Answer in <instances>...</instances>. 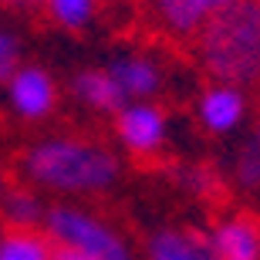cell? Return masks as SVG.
I'll use <instances>...</instances> for the list:
<instances>
[{
    "mask_svg": "<svg viewBox=\"0 0 260 260\" xmlns=\"http://www.w3.org/2000/svg\"><path fill=\"white\" fill-rule=\"evenodd\" d=\"M233 176L243 189H260V128L240 145V152L233 159Z\"/></svg>",
    "mask_w": 260,
    "mask_h": 260,
    "instance_id": "cell-15",
    "label": "cell"
},
{
    "mask_svg": "<svg viewBox=\"0 0 260 260\" xmlns=\"http://www.w3.org/2000/svg\"><path fill=\"white\" fill-rule=\"evenodd\" d=\"M7 98L10 108L17 112L20 118H38L51 115V108L58 102V88H54V78L38 64H20L14 71V78L7 81Z\"/></svg>",
    "mask_w": 260,
    "mask_h": 260,
    "instance_id": "cell-5",
    "label": "cell"
},
{
    "mask_svg": "<svg viewBox=\"0 0 260 260\" xmlns=\"http://www.w3.org/2000/svg\"><path fill=\"white\" fill-rule=\"evenodd\" d=\"M44 226H48L51 240H58L61 247H71L78 253H88L95 260H135L128 243L108 223H102L91 213L75 210V206L48 210L44 213Z\"/></svg>",
    "mask_w": 260,
    "mask_h": 260,
    "instance_id": "cell-3",
    "label": "cell"
},
{
    "mask_svg": "<svg viewBox=\"0 0 260 260\" xmlns=\"http://www.w3.org/2000/svg\"><path fill=\"white\" fill-rule=\"evenodd\" d=\"M200 125L213 135H230L243 125L247 118V95L243 88H233V85H216L213 81L200 98Z\"/></svg>",
    "mask_w": 260,
    "mask_h": 260,
    "instance_id": "cell-7",
    "label": "cell"
},
{
    "mask_svg": "<svg viewBox=\"0 0 260 260\" xmlns=\"http://www.w3.org/2000/svg\"><path fill=\"white\" fill-rule=\"evenodd\" d=\"M0 260H51V247L34 233L17 230L7 240H0Z\"/></svg>",
    "mask_w": 260,
    "mask_h": 260,
    "instance_id": "cell-14",
    "label": "cell"
},
{
    "mask_svg": "<svg viewBox=\"0 0 260 260\" xmlns=\"http://www.w3.org/2000/svg\"><path fill=\"white\" fill-rule=\"evenodd\" d=\"M20 68V41L10 30H0V81H10Z\"/></svg>",
    "mask_w": 260,
    "mask_h": 260,
    "instance_id": "cell-16",
    "label": "cell"
},
{
    "mask_svg": "<svg viewBox=\"0 0 260 260\" xmlns=\"http://www.w3.org/2000/svg\"><path fill=\"white\" fill-rule=\"evenodd\" d=\"M206 243L216 260H260V226L250 216L223 220Z\"/></svg>",
    "mask_w": 260,
    "mask_h": 260,
    "instance_id": "cell-9",
    "label": "cell"
},
{
    "mask_svg": "<svg viewBox=\"0 0 260 260\" xmlns=\"http://www.w3.org/2000/svg\"><path fill=\"white\" fill-rule=\"evenodd\" d=\"M44 216V206L30 189H7L0 193V220L17 230H30L34 223Z\"/></svg>",
    "mask_w": 260,
    "mask_h": 260,
    "instance_id": "cell-12",
    "label": "cell"
},
{
    "mask_svg": "<svg viewBox=\"0 0 260 260\" xmlns=\"http://www.w3.org/2000/svg\"><path fill=\"white\" fill-rule=\"evenodd\" d=\"M149 257L152 260H213V253H210V243L200 240L196 233L162 230L149 243Z\"/></svg>",
    "mask_w": 260,
    "mask_h": 260,
    "instance_id": "cell-11",
    "label": "cell"
},
{
    "mask_svg": "<svg viewBox=\"0 0 260 260\" xmlns=\"http://www.w3.org/2000/svg\"><path fill=\"white\" fill-rule=\"evenodd\" d=\"M118 155L88 139H48L20 155V176L58 193H102L118 179Z\"/></svg>",
    "mask_w": 260,
    "mask_h": 260,
    "instance_id": "cell-2",
    "label": "cell"
},
{
    "mask_svg": "<svg viewBox=\"0 0 260 260\" xmlns=\"http://www.w3.org/2000/svg\"><path fill=\"white\" fill-rule=\"evenodd\" d=\"M4 7L17 10V14H30V10L44 7V0H4Z\"/></svg>",
    "mask_w": 260,
    "mask_h": 260,
    "instance_id": "cell-17",
    "label": "cell"
},
{
    "mask_svg": "<svg viewBox=\"0 0 260 260\" xmlns=\"http://www.w3.org/2000/svg\"><path fill=\"white\" fill-rule=\"evenodd\" d=\"M115 128L135 155H149L166 142V115L149 102H128L122 112H115Z\"/></svg>",
    "mask_w": 260,
    "mask_h": 260,
    "instance_id": "cell-6",
    "label": "cell"
},
{
    "mask_svg": "<svg viewBox=\"0 0 260 260\" xmlns=\"http://www.w3.org/2000/svg\"><path fill=\"white\" fill-rule=\"evenodd\" d=\"M196 64L216 81L233 88L260 85V0H237L220 10L193 38Z\"/></svg>",
    "mask_w": 260,
    "mask_h": 260,
    "instance_id": "cell-1",
    "label": "cell"
},
{
    "mask_svg": "<svg viewBox=\"0 0 260 260\" xmlns=\"http://www.w3.org/2000/svg\"><path fill=\"white\" fill-rule=\"evenodd\" d=\"M71 91L81 105L95 108V112H122L128 105L122 88L115 85V78L108 75V68H88V71H78L75 81H71Z\"/></svg>",
    "mask_w": 260,
    "mask_h": 260,
    "instance_id": "cell-10",
    "label": "cell"
},
{
    "mask_svg": "<svg viewBox=\"0 0 260 260\" xmlns=\"http://www.w3.org/2000/svg\"><path fill=\"white\" fill-rule=\"evenodd\" d=\"M108 75L115 78V85L122 88L125 102H145L162 85L159 64L152 58H145V54H115L108 61Z\"/></svg>",
    "mask_w": 260,
    "mask_h": 260,
    "instance_id": "cell-8",
    "label": "cell"
},
{
    "mask_svg": "<svg viewBox=\"0 0 260 260\" xmlns=\"http://www.w3.org/2000/svg\"><path fill=\"white\" fill-rule=\"evenodd\" d=\"M44 10L51 20L64 30H81L88 27L98 14V0H44Z\"/></svg>",
    "mask_w": 260,
    "mask_h": 260,
    "instance_id": "cell-13",
    "label": "cell"
},
{
    "mask_svg": "<svg viewBox=\"0 0 260 260\" xmlns=\"http://www.w3.org/2000/svg\"><path fill=\"white\" fill-rule=\"evenodd\" d=\"M237 0H149V14L169 38H196L220 10Z\"/></svg>",
    "mask_w": 260,
    "mask_h": 260,
    "instance_id": "cell-4",
    "label": "cell"
},
{
    "mask_svg": "<svg viewBox=\"0 0 260 260\" xmlns=\"http://www.w3.org/2000/svg\"><path fill=\"white\" fill-rule=\"evenodd\" d=\"M51 260H95V257H88V253H78V250H71V247H54L51 250Z\"/></svg>",
    "mask_w": 260,
    "mask_h": 260,
    "instance_id": "cell-18",
    "label": "cell"
},
{
    "mask_svg": "<svg viewBox=\"0 0 260 260\" xmlns=\"http://www.w3.org/2000/svg\"><path fill=\"white\" fill-rule=\"evenodd\" d=\"M0 193H4V179H0Z\"/></svg>",
    "mask_w": 260,
    "mask_h": 260,
    "instance_id": "cell-19",
    "label": "cell"
}]
</instances>
